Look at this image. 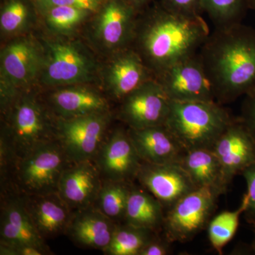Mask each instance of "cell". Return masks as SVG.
Masks as SVG:
<instances>
[{"mask_svg": "<svg viewBox=\"0 0 255 255\" xmlns=\"http://www.w3.org/2000/svg\"><path fill=\"white\" fill-rule=\"evenodd\" d=\"M127 1L131 5L138 14H140L145 9L146 6L150 4L152 0H127Z\"/></svg>", "mask_w": 255, "mask_h": 255, "instance_id": "obj_37", "label": "cell"}, {"mask_svg": "<svg viewBox=\"0 0 255 255\" xmlns=\"http://www.w3.org/2000/svg\"><path fill=\"white\" fill-rule=\"evenodd\" d=\"M160 4L173 14L188 18L201 17V0H162Z\"/></svg>", "mask_w": 255, "mask_h": 255, "instance_id": "obj_31", "label": "cell"}, {"mask_svg": "<svg viewBox=\"0 0 255 255\" xmlns=\"http://www.w3.org/2000/svg\"><path fill=\"white\" fill-rule=\"evenodd\" d=\"M234 119L223 105L216 101H171L164 126L186 150H212Z\"/></svg>", "mask_w": 255, "mask_h": 255, "instance_id": "obj_4", "label": "cell"}, {"mask_svg": "<svg viewBox=\"0 0 255 255\" xmlns=\"http://www.w3.org/2000/svg\"><path fill=\"white\" fill-rule=\"evenodd\" d=\"M255 236L254 239H253V245H252V248H253V251H254L255 253Z\"/></svg>", "mask_w": 255, "mask_h": 255, "instance_id": "obj_39", "label": "cell"}, {"mask_svg": "<svg viewBox=\"0 0 255 255\" xmlns=\"http://www.w3.org/2000/svg\"><path fill=\"white\" fill-rule=\"evenodd\" d=\"M155 79L171 101H216L199 52L174 63Z\"/></svg>", "mask_w": 255, "mask_h": 255, "instance_id": "obj_11", "label": "cell"}, {"mask_svg": "<svg viewBox=\"0 0 255 255\" xmlns=\"http://www.w3.org/2000/svg\"><path fill=\"white\" fill-rule=\"evenodd\" d=\"M203 11L209 15L216 28L242 23L249 9L248 0H201Z\"/></svg>", "mask_w": 255, "mask_h": 255, "instance_id": "obj_30", "label": "cell"}, {"mask_svg": "<svg viewBox=\"0 0 255 255\" xmlns=\"http://www.w3.org/2000/svg\"><path fill=\"white\" fill-rule=\"evenodd\" d=\"M103 179L95 161L73 162L64 170L58 193L73 211L95 205Z\"/></svg>", "mask_w": 255, "mask_h": 255, "instance_id": "obj_17", "label": "cell"}, {"mask_svg": "<svg viewBox=\"0 0 255 255\" xmlns=\"http://www.w3.org/2000/svg\"><path fill=\"white\" fill-rule=\"evenodd\" d=\"M55 117L73 119L110 112L107 99L87 84L59 87L49 97Z\"/></svg>", "mask_w": 255, "mask_h": 255, "instance_id": "obj_20", "label": "cell"}, {"mask_svg": "<svg viewBox=\"0 0 255 255\" xmlns=\"http://www.w3.org/2000/svg\"><path fill=\"white\" fill-rule=\"evenodd\" d=\"M94 161L103 180L130 182L136 179L142 162L128 131L123 128L106 137Z\"/></svg>", "mask_w": 255, "mask_h": 255, "instance_id": "obj_13", "label": "cell"}, {"mask_svg": "<svg viewBox=\"0 0 255 255\" xmlns=\"http://www.w3.org/2000/svg\"><path fill=\"white\" fill-rule=\"evenodd\" d=\"M50 254L48 250L43 249L38 247L23 246L12 247L7 245H0L1 255H44Z\"/></svg>", "mask_w": 255, "mask_h": 255, "instance_id": "obj_35", "label": "cell"}, {"mask_svg": "<svg viewBox=\"0 0 255 255\" xmlns=\"http://www.w3.org/2000/svg\"><path fill=\"white\" fill-rule=\"evenodd\" d=\"M71 163L59 140L42 144L15 164L16 187L26 196L58 192L62 174Z\"/></svg>", "mask_w": 255, "mask_h": 255, "instance_id": "obj_7", "label": "cell"}, {"mask_svg": "<svg viewBox=\"0 0 255 255\" xmlns=\"http://www.w3.org/2000/svg\"><path fill=\"white\" fill-rule=\"evenodd\" d=\"M247 207L244 195L241 206L235 211H223L211 219L208 225V236L213 248L221 255L223 248L234 237L239 226L240 218Z\"/></svg>", "mask_w": 255, "mask_h": 255, "instance_id": "obj_29", "label": "cell"}, {"mask_svg": "<svg viewBox=\"0 0 255 255\" xmlns=\"http://www.w3.org/2000/svg\"><path fill=\"white\" fill-rule=\"evenodd\" d=\"M94 14L90 35L96 46L112 55L131 47L139 14L127 0H107Z\"/></svg>", "mask_w": 255, "mask_h": 255, "instance_id": "obj_9", "label": "cell"}, {"mask_svg": "<svg viewBox=\"0 0 255 255\" xmlns=\"http://www.w3.org/2000/svg\"><path fill=\"white\" fill-rule=\"evenodd\" d=\"M136 179L142 188L162 204L166 211L197 189L180 163L142 162Z\"/></svg>", "mask_w": 255, "mask_h": 255, "instance_id": "obj_14", "label": "cell"}, {"mask_svg": "<svg viewBox=\"0 0 255 255\" xmlns=\"http://www.w3.org/2000/svg\"><path fill=\"white\" fill-rule=\"evenodd\" d=\"M170 242L155 236L140 252V255H166L170 253Z\"/></svg>", "mask_w": 255, "mask_h": 255, "instance_id": "obj_36", "label": "cell"}, {"mask_svg": "<svg viewBox=\"0 0 255 255\" xmlns=\"http://www.w3.org/2000/svg\"><path fill=\"white\" fill-rule=\"evenodd\" d=\"M110 112L76 117H57L58 140L71 162L94 160L106 138Z\"/></svg>", "mask_w": 255, "mask_h": 255, "instance_id": "obj_10", "label": "cell"}, {"mask_svg": "<svg viewBox=\"0 0 255 255\" xmlns=\"http://www.w3.org/2000/svg\"><path fill=\"white\" fill-rule=\"evenodd\" d=\"M0 235L1 244L36 246L49 251L28 214L24 196L20 193L10 194L3 203Z\"/></svg>", "mask_w": 255, "mask_h": 255, "instance_id": "obj_18", "label": "cell"}, {"mask_svg": "<svg viewBox=\"0 0 255 255\" xmlns=\"http://www.w3.org/2000/svg\"><path fill=\"white\" fill-rule=\"evenodd\" d=\"M247 184V207L244 212L247 222L255 228V163L245 169L241 173Z\"/></svg>", "mask_w": 255, "mask_h": 255, "instance_id": "obj_33", "label": "cell"}, {"mask_svg": "<svg viewBox=\"0 0 255 255\" xmlns=\"http://www.w3.org/2000/svg\"><path fill=\"white\" fill-rule=\"evenodd\" d=\"M129 135L142 162L180 163L187 151L165 126L128 128Z\"/></svg>", "mask_w": 255, "mask_h": 255, "instance_id": "obj_19", "label": "cell"}, {"mask_svg": "<svg viewBox=\"0 0 255 255\" xmlns=\"http://www.w3.org/2000/svg\"><path fill=\"white\" fill-rule=\"evenodd\" d=\"M181 164L196 188H215L223 194L227 190L223 179L222 167L212 150L196 149L187 151Z\"/></svg>", "mask_w": 255, "mask_h": 255, "instance_id": "obj_24", "label": "cell"}, {"mask_svg": "<svg viewBox=\"0 0 255 255\" xmlns=\"http://www.w3.org/2000/svg\"><path fill=\"white\" fill-rule=\"evenodd\" d=\"M221 164L223 179L228 187L238 174L255 163V142L240 120L233 119L212 149Z\"/></svg>", "mask_w": 255, "mask_h": 255, "instance_id": "obj_15", "label": "cell"}, {"mask_svg": "<svg viewBox=\"0 0 255 255\" xmlns=\"http://www.w3.org/2000/svg\"><path fill=\"white\" fill-rule=\"evenodd\" d=\"M31 6L29 0H6L0 14L1 35L15 38L24 34L33 22Z\"/></svg>", "mask_w": 255, "mask_h": 255, "instance_id": "obj_28", "label": "cell"}, {"mask_svg": "<svg viewBox=\"0 0 255 255\" xmlns=\"http://www.w3.org/2000/svg\"><path fill=\"white\" fill-rule=\"evenodd\" d=\"M104 84L114 100L122 102L145 82L155 79L141 57L132 47L112 55L103 71Z\"/></svg>", "mask_w": 255, "mask_h": 255, "instance_id": "obj_16", "label": "cell"}, {"mask_svg": "<svg viewBox=\"0 0 255 255\" xmlns=\"http://www.w3.org/2000/svg\"><path fill=\"white\" fill-rule=\"evenodd\" d=\"M239 119L255 142V89L245 95Z\"/></svg>", "mask_w": 255, "mask_h": 255, "instance_id": "obj_34", "label": "cell"}, {"mask_svg": "<svg viewBox=\"0 0 255 255\" xmlns=\"http://www.w3.org/2000/svg\"><path fill=\"white\" fill-rule=\"evenodd\" d=\"M44 59L38 81L47 87L88 84L97 75L93 56L80 42L63 38L43 40Z\"/></svg>", "mask_w": 255, "mask_h": 255, "instance_id": "obj_6", "label": "cell"}, {"mask_svg": "<svg viewBox=\"0 0 255 255\" xmlns=\"http://www.w3.org/2000/svg\"><path fill=\"white\" fill-rule=\"evenodd\" d=\"M248 7L249 9L255 11V0H248Z\"/></svg>", "mask_w": 255, "mask_h": 255, "instance_id": "obj_38", "label": "cell"}, {"mask_svg": "<svg viewBox=\"0 0 255 255\" xmlns=\"http://www.w3.org/2000/svg\"><path fill=\"white\" fill-rule=\"evenodd\" d=\"M132 187L130 182L103 180L95 206L115 222L124 220Z\"/></svg>", "mask_w": 255, "mask_h": 255, "instance_id": "obj_27", "label": "cell"}, {"mask_svg": "<svg viewBox=\"0 0 255 255\" xmlns=\"http://www.w3.org/2000/svg\"><path fill=\"white\" fill-rule=\"evenodd\" d=\"M43 59V43L31 36L15 37L2 48L0 54L1 112L38 81Z\"/></svg>", "mask_w": 255, "mask_h": 255, "instance_id": "obj_5", "label": "cell"}, {"mask_svg": "<svg viewBox=\"0 0 255 255\" xmlns=\"http://www.w3.org/2000/svg\"><path fill=\"white\" fill-rule=\"evenodd\" d=\"M171 100L155 79L145 82L121 102L119 117L128 128L165 124Z\"/></svg>", "mask_w": 255, "mask_h": 255, "instance_id": "obj_12", "label": "cell"}, {"mask_svg": "<svg viewBox=\"0 0 255 255\" xmlns=\"http://www.w3.org/2000/svg\"><path fill=\"white\" fill-rule=\"evenodd\" d=\"M164 208L157 199L144 188L132 187L128 200L124 221L156 233L162 231Z\"/></svg>", "mask_w": 255, "mask_h": 255, "instance_id": "obj_23", "label": "cell"}, {"mask_svg": "<svg viewBox=\"0 0 255 255\" xmlns=\"http://www.w3.org/2000/svg\"><path fill=\"white\" fill-rule=\"evenodd\" d=\"M47 28L58 36L73 34L94 12L72 6H50L36 9Z\"/></svg>", "mask_w": 255, "mask_h": 255, "instance_id": "obj_25", "label": "cell"}, {"mask_svg": "<svg viewBox=\"0 0 255 255\" xmlns=\"http://www.w3.org/2000/svg\"><path fill=\"white\" fill-rule=\"evenodd\" d=\"M117 226L93 205L73 211L66 234L78 246L104 252L110 244Z\"/></svg>", "mask_w": 255, "mask_h": 255, "instance_id": "obj_22", "label": "cell"}, {"mask_svg": "<svg viewBox=\"0 0 255 255\" xmlns=\"http://www.w3.org/2000/svg\"><path fill=\"white\" fill-rule=\"evenodd\" d=\"M199 53L218 103H231L255 90V28L242 23L216 28Z\"/></svg>", "mask_w": 255, "mask_h": 255, "instance_id": "obj_2", "label": "cell"}, {"mask_svg": "<svg viewBox=\"0 0 255 255\" xmlns=\"http://www.w3.org/2000/svg\"><path fill=\"white\" fill-rule=\"evenodd\" d=\"M221 194L219 189L201 187L179 199L166 211L164 237L171 243L191 241L207 228Z\"/></svg>", "mask_w": 255, "mask_h": 255, "instance_id": "obj_8", "label": "cell"}, {"mask_svg": "<svg viewBox=\"0 0 255 255\" xmlns=\"http://www.w3.org/2000/svg\"><path fill=\"white\" fill-rule=\"evenodd\" d=\"M23 196L28 214L42 237L67 233L73 211L58 192Z\"/></svg>", "mask_w": 255, "mask_h": 255, "instance_id": "obj_21", "label": "cell"}, {"mask_svg": "<svg viewBox=\"0 0 255 255\" xmlns=\"http://www.w3.org/2000/svg\"><path fill=\"white\" fill-rule=\"evenodd\" d=\"M209 35L202 16H179L159 3L137 16L131 47L155 77L174 63L198 53Z\"/></svg>", "mask_w": 255, "mask_h": 255, "instance_id": "obj_1", "label": "cell"}, {"mask_svg": "<svg viewBox=\"0 0 255 255\" xmlns=\"http://www.w3.org/2000/svg\"><path fill=\"white\" fill-rule=\"evenodd\" d=\"M35 9L50 6H72L95 13L107 0H29Z\"/></svg>", "mask_w": 255, "mask_h": 255, "instance_id": "obj_32", "label": "cell"}, {"mask_svg": "<svg viewBox=\"0 0 255 255\" xmlns=\"http://www.w3.org/2000/svg\"><path fill=\"white\" fill-rule=\"evenodd\" d=\"M5 121L0 140V160L15 165L33 149L58 140L57 117L34 92L20 94L2 112Z\"/></svg>", "mask_w": 255, "mask_h": 255, "instance_id": "obj_3", "label": "cell"}, {"mask_svg": "<svg viewBox=\"0 0 255 255\" xmlns=\"http://www.w3.org/2000/svg\"><path fill=\"white\" fill-rule=\"evenodd\" d=\"M157 233L131 225H117L110 244L104 251L110 255H140L144 247Z\"/></svg>", "mask_w": 255, "mask_h": 255, "instance_id": "obj_26", "label": "cell"}]
</instances>
